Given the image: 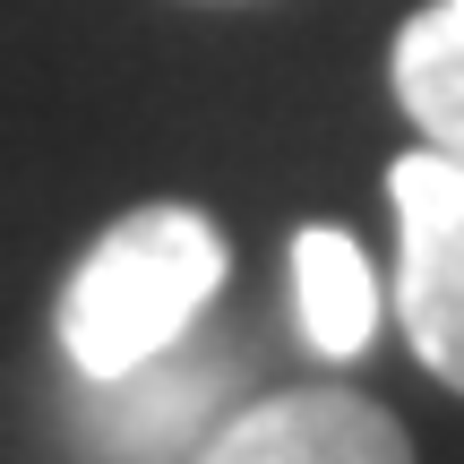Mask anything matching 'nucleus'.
Instances as JSON below:
<instances>
[{
    "label": "nucleus",
    "instance_id": "2",
    "mask_svg": "<svg viewBox=\"0 0 464 464\" xmlns=\"http://www.w3.org/2000/svg\"><path fill=\"white\" fill-rule=\"evenodd\" d=\"M396 318L421 370L464 396V164L439 147L396 155Z\"/></svg>",
    "mask_w": 464,
    "mask_h": 464
},
{
    "label": "nucleus",
    "instance_id": "3",
    "mask_svg": "<svg viewBox=\"0 0 464 464\" xmlns=\"http://www.w3.org/2000/svg\"><path fill=\"white\" fill-rule=\"evenodd\" d=\"M198 464H413V439L387 404L353 387H293L224 421Z\"/></svg>",
    "mask_w": 464,
    "mask_h": 464
},
{
    "label": "nucleus",
    "instance_id": "4",
    "mask_svg": "<svg viewBox=\"0 0 464 464\" xmlns=\"http://www.w3.org/2000/svg\"><path fill=\"white\" fill-rule=\"evenodd\" d=\"M293 310H301V335L318 353H335V362H353L370 344V327H379V276H370L353 232H335V224L293 232Z\"/></svg>",
    "mask_w": 464,
    "mask_h": 464
},
{
    "label": "nucleus",
    "instance_id": "5",
    "mask_svg": "<svg viewBox=\"0 0 464 464\" xmlns=\"http://www.w3.org/2000/svg\"><path fill=\"white\" fill-rule=\"evenodd\" d=\"M387 78H396V103L413 112V130L464 164V0H421L404 17Z\"/></svg>",
    "mask_w": 464,
    "mask_h": 464
},
{
    "label": "nucleus",
    "instance_id": "1",
    "mask_svg": "<svg viewBox=\"0 0 464 464\" xmlns=\"http://www.w3.org/2000/svg\"><path fill=\"white\" fill-rule=\"evenodd\" d=\"M232 249L224 232L181 198L130 207L95 249L78 258V276L61 284V344L86 379L121 387L147 362H164L189 335V318L216 301Z\"/></svg>",
    "mask_w": 464,
    "mask_h": 464
}]
</instances>
